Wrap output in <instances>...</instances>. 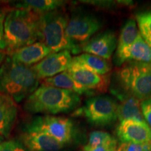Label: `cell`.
Here are the masks:
<instances>
[{"label": "cell", "instance_id": "1", "mask_svg": "<svg viewBox=\"0 0 151 151\" xmlns=\"http://www.w3.org/2000/svg\"><path fill=\"white\" fill-rule=\"evenodd\" d=\"M39 14L15 9L7 13L4 23V38L9 54L29 46L39 39Z\"/></svg>", "mask_w": 151, "mask_h": 151}, {"label": "cell", "instance_id": "2", "mask_svg": "<svg viewBox=\"0 0 151 151\" xmlns=\"http://www.w3.org/2000/svg\"><path fill=\"white\" fill-rule=\"evenodd\" d=\"M39 78L31 67L7 57L0 67V93L20 102L37 89Z\"/></svg>", "mask_w": 151, "mask_h": 151}, {"label": "cell", "instance_id": "3", "mask_svg": "<svg viewBox=\"0 0 151 151\" xmlns=\"http://www.w3.org/2000/svg\"><path fill=\"white\" fill-rule=\"evenodd\" d=\"M80 103L79 94L70 90L43 84L27 98L24 108L32 113L55 115L69 112Z\"/></svg>", "mask_w": 151, "mask_h": 151}, {"label": "cell", "instance_id": "4", "mask_svg": "<svg viewBox=\"0 0 151 151\" xmlns=\"http://www.w3.org/2000/svg\"><path fill=\"white\" fill-rule=\"evenodd\" d=\"M68 21L67 15L57 10L39 15V39L52 52L69 50L77 54L81 52L67 37Z\"/></svg>", "mask_w": 151, "mask_h": 151}, {"label": "cell", "instance_id": "5", "mask_svg": "<svg viewBox=\"0 0 151 151\" xmlns=\"http://www.w3.org/2000/svg\"><path fill=\"white\" fill-rule=\"evenodd\" d=\"M118 77L124 92L140 101L151 97V64L127 62L118 71Z\"/></svg>", "mask_w": 151, "mask_h": 151}, {"label": "cell", "instance_id": "6", "mask_svg": "<svg viewBox=\"0 0 151 151\" xmlns=\"http://www.w3.org/2000/svg\"><path fill=\"white\" fill-rule=\"evenodd\" d=\"M75 114L83 116L88 122L95 125H106L118 119V102L108 96H96L87 100Z\"/></svg>", "mask_w": 151, "mask_h": 151}, {"label": "cell", "instance_id": "7", "mask_svg": "<svg viewBox=\"0 0 151 151\" xmlns=\"http://www.w3.org/2000/svg\"><path fill=\"white\" fill-rule=\"evenodd\" d=\"M101 27V22L95 16L89 14H78L69 19L66 32L68 38L81 51V47Z\"/></svg>", "mask_w": 151, "mask_h": 151}, {"label": "cell", "instance_id": "8", "mask_svg": "<svg viewBox=\"0 0 151 151\" xmlns=\"http://www.w3.org/2000/svg\"><path fill=\"white\" fill-rule=\"evenodd\" d=\"M29 124L46 132L63 145L70 143L74 134L72 121L65 117L54 116L37 117L32 120Z\"/></svg>", "mask_w": 151, "mask_h": 151}, {"label": "cell", "instance_id": "9", "mask_svg": "<svg viewBox=\"0 0 151 151\" xmlns=\"http://www.w3.org/2000/svg\"><path fill=\"white\" fill-rule=\"evenodd\" d=\"M67 71L77 83L91 92L93 91L104 92L108 90L110 83L109 74H98L73 59Z\"/></svg>", "mask_w": 151, "mask_h": 151}, {"label": "cell", "instance_id": "10", "mask_svg": "<svg viewBox=\"0 0 151 151\" xmlns=\"http://www.w3.org/2000/svg\"><path fill=\"white\" fill-rule=\"evenodd\" d=\"M73 58L69 50L52 52L39 63L32 66L39 79L51 78L67 71Z\"/></svg>", "mask_w": 151, "mask_h": 151}, {"label": "cell", "instance_id": "11", "mask_svg": "<svg viewBox=\"0 0 151 151\" xmlns=\"http://www.w3.org/2000/svg\"><path fill=\"white\" fill-rule=\"evenodd\" d=\"M21 142L29 151H60L65 146L46 132L29 124L22 134Z\"/></svg>", "mask_w": 151, "mask_h": 151}, {"label": "cell", "instance_id": "12", "mask_svg": "<svg viewBox=\"0 0 151 151\" xmlns=\"http://www.w3.org/2000/svg\"><path fill=\"white\" fill-rule=\"evenodd\" d=\"M116 133L121 143L151 144V128L146 122L133 120L120 122Z\"/></svg>", "mask_w": 151, "mask_h": 151}, {"label": "cell", "instance_id": "13", "mask_svg": "<svg viewBox=\"0 0 151 151\" xmlns=\"http://www.w3.org/2000/svg\"><path fill=\"white\" fill-rule=\"evenodd\" d=\"M116 36L113 31L107 30L92 37L81 47V52L110 60L117 48Z\"/></svg>", "mask_w": 151, "mask_h": 151}, {"label": "cell", "instance_id": "14", "mask_svg": "<svg viewBox=\"0 0 151 151\" xmlns=\"http://www.w3.org/2000/svg\"><path fill=\"white\" fill-rule=\"evenodd\" d=\"M111 92L119 100L118 119L120 122L126 120L146 122L141 111V101L126 92H120L117 90H112Z\"/></svg>", "mask_w": 151, "mask_h": 151}, {"label": "cell", "instance_id": "15", "mask_svg": "<svg viewBox=\"0 0 151 151\" xmlns=\"http://www.w3.org/2000/svg\"><path fill=\"white\" fill-rule=\"evenodd\" d=\"M116 60L119 65L128 62L151 64V47L140 35L130 46L116 52Z\"/></svg>", "mask_w": 151, "mask_h": 151}, {"label": "cell", "instance_id": "16", "mask_svg": "<svg viewBox=\"0 0 151 151\" xmlns=\"http://www.w3.org/2000/svg\"><path fill=\"white\" fill-rule=\"evenodd\" d=\"M52 52L50 48L40 41L16 50L9 54V57L15 62L27 67H32V65L39 63Z\"/></svg>", "mask_w": 151, "mask_h": 151}, {"label": "cell", "instance_id": "17", "mask_svg": "<svg viewBox=\"0 0 151 151\" xmlns=\"http://www.w3.org/2000/svg\"><path fill=\"white\" fill-rule=\"evenodd\" d=\"M18 115V107L12 98L0 93V135L8 137Z\"/></svg>", "mask_w": 151, "mask_h": 151}, {"label": "cell", "instance_id": "18", "mask_svg": "<svg viewBox=\"0 0 151 151\" xmlns=\"http://www.w3.org/2000/svg\"><path fill=\"white\" fill-rule=\"evenodd\" d=\"M64 4L65 1L60 0H25L16 3L15 6L40 15L56 11Z\"/></svg>", "mask_w": 151, "mask_h": 151}, {"label": "cell", "instance_id": "19", "mask_svg": "<svg viewBox=\"0 0 151 151\" xmlns=\"http://www.w3.org/2000/svg\"><path fill=\"white\" fill-rule=\"evenodd\" d=\"M45 84L61 88V89L70 90L79 95L91 92L79 84L78 83H77L73 77L67 72V71H64L60 74L51 77V78H46L45 79Z\"/></svg>", "mask_w": 151, "mask_h": 151}, {"label": "cell", "instance_id": "20", "mask_svg": "<svg viewBox=\"0 0 151 151\" xmlns=\"http://www.w3.org/2000/svg\"><path fill=\"white\" fill-rule=\"evenodd\" d=\"M73 60L100 75L109 74L111 69L108 60L92 54L84 52L73 58Z\"/></svg>", "mask_w": 151, "mask_h": 151}, {"label": "cell", "instance_id": "21", "mask_svg": "<svg viewBox=\"0 0 151 151\" xmlns=\"http://www.w3.org/2000/svg\"><path fill=\"white\" fill-rule=\"evenodd\" d=\"M139 35L140 32L138 29L136 20L133 19L128 20L120 32L117 43L116 52L121 51L124 48L130 46L132 43L134 42Z\"/></svg>", "mask_w": 151, "mask_h": 151}, {"label": "cell", "instance_id": "22", "mask_svg": "<svg viewBox=\"0 0 151 151\" xmlns=\"http://www.w3.org/2000/svg\"><path fill=\"white\" fill-rule=\"evenodd\" d=\"M136 21L141 36L151 47V10L137 14Z\"/></svg>", "mask_w": 151, "mask_h": 151}, {"label": "cell", "instance_id": "23", "mask_svg": "<svg viewBox=\"0 0 151 151\" xmlns=\"http://www.w3.org/2000/svg\"><path fill=\"white\" fill-rule=\"evenodd\" d=\"M115 138L113 137L108 132L102 131H94L90 134L89 140H88L87 146L90 148H94L103 145L108 144L115 140Z\"/></svg>", "mask_w": 151, "mask_h": 151}, {"label": "cell", "instance_id": "24", "mask_svg": "<svg viewBox=\"0 0 151 151\" xmlns=\"http://www.w3.org/2000/svg\"><path fill=\"white\" fill-rule=\"evenodd\" d=\"M0 151H29L21 141L9 140L0 144Z\"/></svg>", "mask_w": 151, "mask_h": 151}, {"label": "cell", "instance_id": "25", "mask_svg": "<svg viewBox=\"0 0 151 151\" xmlns=\"http://www.w3.org/2000/svg\"><path fill=\"white\" fill-rule=\"evenodd\" d=\"M116 151H151V144L121 143Z\"/></svg>", "mask_w": 151, "mask_h": 151}, {"label": "cell", "instance_id": "26", "mask_svg": "<svg viewBox=\"0 0 151 151\" xmlns=\"http://www.w3.org/2000/svg\"><path fill=\"white\" fill-rule=\"evenodd\" d=\"M141 106L145 120L151 128V97L141 101Z\"/></svg>", "mask_w": 151, "mask_h": 151}, {"label": "cell", "instance_id": "27", "mask_svg": "<svg viewBox=\"0 0 151 151\" xmlns=\"http://www.w3.org/2000/svg\"><path fill=\"white\" fill-rule=\"evenodd\" d=\"M117 148H118V142L116 139H115L114 141L108 144L94 147V148H90V147L85 146L83 151H116Z\"/></svg>", "mask_w": 151, "mask_h": 151}, {"label": "cell", "instance_id": "28", "mask_svg": "<svg viewBox=\"0 0 151 151\" xmlns=\"http://www.w3.org/2000/svg\"><path fill=\"white\" fill-rule=\"evenodd\" d=\"M6 14V10L3 7L0 6V50H1L6 49L4 38V23Z\"/></svg>", "mask_w": 151, "mask_h": 151}, {"label": "cell", "instance_id": "29", "mask_svg": "<svg viewBox=\"0 0 151 151\" xmlns=\"http://www.w3.org/2000/svg\"><path fill=\"white\" fill-rule=\"evenodd\" d=\"M5 60V53L3 50H0V67H1V64L3 63L4 60Z\"/></svg>", "mask_w": 151, "mask_h": 151}, {"label": "cell", "instance_id": "30", "mask_svg": "<svg viewBox=\"0 0 151 151\" xmlns=\"http://www.w3.org/2000/svg\"><path fill=\"white\" fill-rule=\"evenodd\" d=\"M3 139H4V137H1V136L0 135V144L3 142Z\"/></svg>", "mask_w": 151, "mask_h": 151}]
</instances>
